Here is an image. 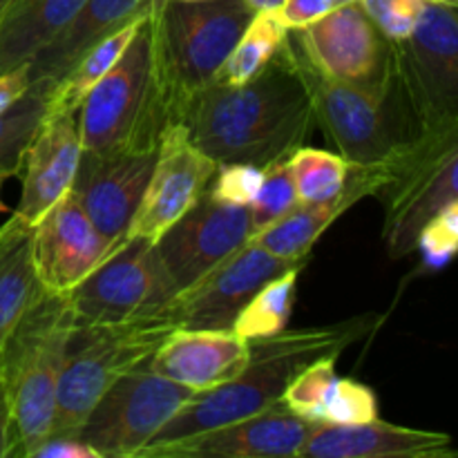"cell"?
Segmentation results:
<instances>
[{
  "mask_svg": "<svg viewBox=\"0 0 458 458\" xmlns=\"http://www.w3.org/2000/svg\"><path fill=\"white\" fill-rule=\"evenodd\" d=\"M177 121L215 164L264 168L289 157L302 146L316 121L311 98L295 70L291 40L249 83H210L192 94Z\"/></svg>",
  "mask_w": 458,
  "mask_h": 458,
  "instance_id": "cell-1",
  "label": "cell"
},
{
  "mask_svg": "<svg viewBox=\"0 0 458 458\" xmlns=\"http://www.w3.org/2000/svg\"><path fill=\"white\" fill-rule=\"evenodd\" d=\"M374 325V318L360 316L334 325L307 327L298 331L284 329L268 338L249 340V362L244 371L219 387L197 394L157 432L139 456L155 447L237 423L277 405L295 374H300L309 362L322 356H340L349 344L371 334Z\"/></svg>",
  "mask_w": 458,
  "mask_h": 458,
  "instance_id": "cell-2",
  "label": "cell"
},
{
  "mask_svg": "<svg viewBox=\"0 0 458 458\" xmlns=\"http://www.w3.org/2000/svg\"><path fill=\"white\" fill-rule=\"evenodd\" d=\"M291 49L311 98L313 119L338 148V155L352 168H389L419 134L398 70L387 85L347 83L322 74L293 43Z\"/></svg>",
  "mask_w": 458,
  "mask_h": 458,
  "instance_id": "cell-3",
  "label": "cell"
},
{
  "mask_svg": "<svg viewBox=\"0 0 458 458\" xmlns=\"http://www.w3.org/2000/svg\"><path fill=\"white\" fill-rule=\"evenodd\" d=\"M74 329L67 295L40 289L4 349L0 371L12 407L16 458H30L52 434L58 383Z\"/></svg>",
  "mask_w": 458,
  "mask_h": 458,
  "instance_id": "cell-4",
  "label": "cell"
},
{
  "mask_svg": "<svg viewBox=\"0 0 458 458\" xmlns=\"http://www.w3.org/2000/svg\"><path fill=\"white\" fill-rule=\"evenodd\" d=\"M255 13L246 0H157L152 54L170 123L192 94L213 83Z\"/></svg>",
  "mask_w": 458,
  "mask_h": 458,
  "instance_id": "cell-5",
  "label": "cell"
},
{
  "mask_svg": "<svg viewBox=\"0 0 458 458\" xmlns=\"http://www.w3.org/2000/svg\"><path fill=\"white\" fill-rule=\"evenodd\" d=\"M150 16L152 12L141 21L123 56L81 103V146L88 155L101 157L159 143L161 130L170 123L168 103L155 70Z\"/></svg>",
  "mask_w": 458,
  "mask_h": 458,
  "instance_id": "cell-6",
  "label": "cell"
},
{
  "mask_svg": "<svg viewBox=\"0 0 458 458\" xmlns=\"http://www.w3.org/2000/svg\"><path fill=\"white\" fill-rule=\"evenodd\" d=\"M174 329L177 322L165 309L119 325L74 329L58 383L56 416L49 437L76 432L103 394L125 374L150 360Z\"/></svg>",
  "mask_w": 458,
  "mask_h": 458,
  "instance_id": "cell-7",
  "label": "cell"
},
{
  "mask_svg": "<svg viewBox=\"0 0 458 458\" xmlns=\"http://www.w3.org/2000/svg\"><path fill=\"white\" fill-rule=\"evenodd\" d=\"M378 197L387 255L398 259L414 253L425 224L458 199V123L416 134L389 164V182Z\"/></svg>",
  "mask_w": 458,
  "mask_h": 458,
  "instance_id": "cell-8",
  "label": "cell"
},
{
  "mask_svg": "<svg viewBox=\"0 0 458 458\" xmlns=\"http://www.w3.org/2000/svg\"><path fill=\"white\" fill-rule=\"evenodd\" d=\"M197 394L143 362L103 394L72 437L92 447L98 458H137Z\"/></svg>",
  "mask_w": 458,
  "mask_h": 458,
  "instance_id": "cell-9",
  "label": "cell"
},
{
  "mask_svg": "<svg viewBox=\"0 0 458 458\" xmlns=\"http://www.w3.org/2000/svg\"><path fill=\"white\" fill-rule=\"evenodd\" d=\"M174 286L152 242L125 240L67 293L76 329L137 320L173 302Z\"/></svg>",
  "mask_w": 458,
  "mask_h": 458,
  "instance_id": "cell-10",
  "label": "cell"
},
{
  "mask_svg": "<svg viewBox=\"0 0 458 458\" xmlns=\"http://www.w3.org/2000/svg\"><path fill=\"white\" fill-rule=\"evenodd\" d=\"M392 45L419 132L458 123V7L423 0L410 38Z\"/></svg>",
  "mask_w": 458,
  "mask_h": 458,
  "instance_id": "cell-11",
  "label": "cell"
},
{
  "mask_svg": "<svg viewBox=\"0 0 458 458\" xmlns=\"http://www.w3.org/2000/svg\"><path fill=\"white\" fill-rule=\"evenodd\" d=\"M289 38L322 74L358 85H387L396 76V54L360 3L331 9Z\"/></svg>",
  "mask_w": 458,
  "mask_h": 458,
  "instance_id": "cell-12",
  "label": "cell"
},
{
  "mask_svg": "<svg viewBox=\"0 0 458 458\" xmlns=\"http://www.w3.org/2000/svg\"><path fill=\"white\" fill-rule=\"evenodd\" d=\"M250 235L249 206L224 204L206 188L192 208L155 242V249L179 295L240 250Z\"/></svg>",
  "mask_w": 458,
  "mask_h": 458,
  "instance_id": "cell-13",
  "label": "cell"
},
{
  "mask_svg": "<svg viewBox=\"0 0 458 458\" xmlns=\"http://www.w3.org/2000/svg\"><path fill=\"white\" fill-rule=\"evenodd\" d=\"M215 170L217 164L192 143L182 121L165 125L161 130L155 168L125 240H146L155 244L204 195Z\"/></svg>",
  "mask_w": 458,
  "mask_h": 458,
  "instance_id": "cell-14",
  "label": "cell"
},
{
  "mask_svg": "<svg viewBox=\"0 0 458 458\" xmlns=\"http://www.w3.org/2000/svg\"><path fill=\"white\" fill-rule=\"evenodd\" d=\"M298 262L276 258L262 246L246 242L191 289L174 295L165 313L186 329L233 331V322L250 298L273 277L282 276Z\"/></svg>",
  "mask_w": 458,
  "mask_h": 458,
  "instance_id": "cell-15",
  "label": "cell"
},
{
  "mask_svg": "<svg viewBox=\"0 0 458 458\" xmlns=\"http://www.w3.org/2000/svg\"><path fill=\"white\" fill-rule=\"evenodd\" d=\"M121 244L97 231L70 191L31 228V258L38 284L49 293L67 295Z\"/></svg>",
  "mask_w": 458,
  "mask_h": 458,
  "instance_id": "cell-16",
  "label": "cell"
},
{
  "mask_svg": "<svg viewBox=\"0 0 458 458\" xmlns=\"http://www.w3.org/2000/svg\"><path fill=\"white\" fill-rule=\"evenodd\" d=\"M157 148L134 146L112 155H81L72 195L88 213L97 231L110 242L125 240L157 161Z\"/></svg>",
  "mask_w": 458,
  "mask_h": 458,
  "instance_id": "cell-17",
  "label": "cell"
},
{
  "mask_svg": "<svg viewBox=\"0 0 458 458\" xmlns=\"http://www.w3.org/2000/svg\"><path fill=\"white\" fill-rule=\"evenodd\" d=\"M316 423L300 419L282 403L237 423L182 438L146 452V458H291L300 456Z\"/></svg>",
  "mask_w": 458,
  "mask_h": 458,
  "instance_id": "cell-18",
  "label": "cell"
},
{
  "mask_svg": "<svg viewBox=\"0 0 458 458\" xmlns=\"http://www.w3.org/2000/svg\"><path fill=\"white\" fill-rule=\"evenodd\" d=\"M81 155L79 112H47L25 155L22 192L13 215L34 228L72 191Z\"/></svg>",
  "mask_w": 458,
  "mask_h": 458,
  "instance_id": "cell-19",
  "label": "cell"
},
{
  "mask_svg": "<svg viewBox=\"0 0 458 458\" xmlns=\"http://www.w3.org/2000/svg\"><path fill=\"white\" fill-rule=\"evenodd\" d=\"M249 362V340L235 331L177 327L152 353L148 367L164 378L208 392L237 378Z\"/></svg>",
  "mask_w": 458,
  "mask_h": 458,
  "instance_id": "cell-20",
  "label": "cell"
},
{
  "mask_svg": "<svg viewBox=\"0 0 458 458\" xmlns=\"http://www.w3.org/2000/svg\"><path fill=\"white\" fill-rule=\"evenodd\" d=\"M302 458H450L458 456L452 437L369 420L360 425L316 423L304 441Z\"/></svg>",
  "mask_w": 458,
  "mask_h": 458,
  "instance_id": "cell-21",
  "label": "cell"
},
{
  "mask_svg": "<svg viewBox=\"0 0 458 458\" xmlns=\"http://www.w3.org/2000/svg\"><path fill=\"white\" fill-rule=\"evenodd\" d=\"M389 182L387 168H352L347 186L338 197L318 204H298L291 213L277 219L264 231L255 233L249 242L262 246L276 258L304 264L318 237L353 204L369 195H380Z\"/></svg>",
  "mask_w": 458,
  "mask_h": 458,
  "instance_id": "cell-22",
  "label": "cell"
},
{
  "mask_svg": "<svg viewBox=\"0 0 458 458\" xmlns=\"http://www.w3.org/2000/svg\"><path fill=\"white\" fill-rule=\"evenodd\" d=\"M157 0H85L70 22L30 61L31 83L56 85L94 45L152 12Z\"/></svg>",
  "mask_w": 458,
  "mask_h": 458,
  "instance_id": "cell-23",
  "label": "cell"
},
{
  "mask_svg": "<svg viewBox=\"0 0 458 458\" xmlns=\"http://www.w3.org/2000/svg\"><path fill=\"white\" fill-rule=\"evenodd\" d=\"M40 289L31 258V228L12 215L0 226V367L13 331Z\"/></svg>",
  "mask_w": 458,
  "mask_h": 458,
  "instance_id": "cell-24",
  "label": "cell"
},
{
  "mask_svg": "<svg viewBox=\"0 0 458 458\" xmlns=\"http://www.w3.org/2000/svg\"><path fill=\"white\" fill-rule=\"evenodd\" d=\"M85 0H12L0 18V72L30 63Z\"/></svg>",
  "mask_w": 458,
  "mask_h": 458,
  "instance_id": "cell-25",
  "label": "cell"
},
{
  "mask_svg": "<svg viewBox=\"0 0 458 458\" xmlns=\"http://www.w3.org/2000/svg\"><path fill=\"white\" fill-rule=\"evenodd\" d=\"M148 16V13H146ZM146 16L137 18L130 25L121 27L119 31L103 38L101 43L94 45L61 81L49 92V106L47 112H79L81 103L89 94V89L116 65L123 52L128 49L130 40L137 34L139 25Z\"/></svg>",
  "mask_w": 458,
  "mask_h": 458,
  "instance_id": "cell-26",
  "label": "cell"
},
{
  "mask_svg": "<svg viewBox=\"0 0 458 458\" xmlns=\"http://www.w3.org/2000/svg\"><path fill=\"white\" fill-rule=\"evenodd\" d=\"M289 40V30L280 22L276 12H258L235 47L226 56L224 65L215 74L213 83L242 85L259 74Z\"/></svg>",
  "mask_w": 458,
  "mask_h": 458,
  "instance_id": "cell-27",
  "label": "cell"
},
{
  "mask_svg": "<svg viewBox=\"0 0 458 458\" xmlns=\"http://www.w3.org/2000/svg\"><path fill=\"white\" fill-rule=\"evenodd\" d=\"M52 85L34 81L25 94L0 114V174H21L25 155L47 116Z\"/></svg>",
  "mask_w": 458,
  "mask_h": 458,
  "instance_id": "cell-28",
  "label": "cell"
},
{
  "mask_svg": "<svg viewBox=\"0 0 458 458\" xmlns=\"http://www.w3.org/2000/svg\"><path fill=\"white\" fill-rule=\"evenodd\" d=\"M302 267H293L282 276L273 277L246 302L240 316L233 322V331L244 340H259L276 335L289 327L293 311L295 286Z\"/></svg>",
  "mask_w": 458,
  "mask_h": 458,
  "instance_id": "cell-29",
  "label": "cell"
},
{
  "mask_svg": "<svg viewBox=\"0 0 458 458\" xmlns=\"http://www.w3.org/2000/svg\"><path fill=\"white\" fill-rule=\"evenodd\" d=\"M300 204H318L338 197L347 186L352 165L335 152L300 146L286 157Z\"/></svg>",
  "mask_w": 458,
  "mask_h": 458,
  "instance_id": "cell-30",
  "label": "cell"
},
{
  "mask_svg": "<svg viewBox=\"0 0 458 458\" xmlns=\"http://www.w3.org/2000/svg\"><path fill=\"white\" fill-rule=\"evenodd\" d=\"M378 419V401L367 385L335 376L320 403L318 423L360 425Z\"/></svg>",
  "mask_w": 458,
  "mask_h": 458,
  "instance_id": "cell-31",
  "label": "cell"
},
{
  "mask_svg": "<svg viewBox=\"0 0 458 458\" xmlns=\"http://www.w3.org/2000/svg\"><path fill=\"white\" fill-rule=\"evenodd\" d=\"M300 204L298 192H295L293 179H291L289 165L284 159H277L273 164L264 165V179L259 186L258 195H255L250 208V224H253L255 233L264 231L267 226L276 224L277 219L284 217L286 213ZM250 235V237H253Z\"/></svg>",
  "mask_w": 458,
  "mask_h": 458,
  "instance_id": "cell-32",
  "label": "cell"
},
{
  "mask_svg": "<svg viewBox=\"0 0 458 458\" xmlns=\"http://www.w3.org/2000/svg\"><path fill=\"white\" fill-rule=\"evenodd\" d=\"M335 358L338 356H322L309 362L295 378L291 380L289 387L282 394V405L298 414L300 419L309 423H318L320 414V403L325 396L327 387L335 378Z\"/></svg>",
  "mask_w": 458,
  "mask_h": 458,
  "instance_id": "cell-33",
  "label": "cell"
},
{
  "mask_svg": "<svg viewBox=\"0 0 458 458\" xmlns=\"http://www.w3.org/2000/svg\"><path fill=\"white\" fill-rule=\"evenodd\" d=\"M416 250L429 268H441L458 253V199L443 206L423 226Z\"/></svg>",
  "mask_w": 458,
  "mask_h": 458,
  "instance_id": "cell-34",
  "label": "cell"
},
{
  "mask_svg": "<svg viewBox=\"0 0 458 458\" xmlns=\"http://www.w3.org/2000/svg\"><path fill=\"white\" fill-rule=\"evenodd\" d=\"M264 168L253 164H217L208 192L217 201L231 206H250L259 186H262Z\"/></svg>",
  "mask_w": 458,
  "mask_h": 458,
  "instance_id": "cell-35",
  "label": "cell"
},
{
  "mask_svg": "<svg viewBox=\"0 0 458 458\" xmlns=\"http://www.w3.org/2000/svg\"><path fill=\"white\" fill-rule=\"evenodd\" d=\"M380 34L392 43L407 40L419 22L423 0H360Z\"/></svg>",
  "mask_w": 458,
  "mask_h": 458,
  "instance_id": "cell-36",
  "label": "cell"
},
{
  "mask_svg": "<svg viewBox=\"0 0 458 458\" xmlns=\"http://www.w3.org/2000/svg\"><path fill=\"white\" fill-rule=\"evenodd\" d=\"M331 9H335L331 0H284L276 13L286 30L295 31L320 21Z\"/></svg>",
  "mask_w": 458,
  "mask_h": 458,
  "instance_id": "cell-37",
  "label": "cell"
},
{
  "mask_svg": "<svg viewBox=\"0 0 458 458\" xmlns=\"http://www.w3.org/2000/svg\"><path fill=\"white\" fill-rule=\"evenodd\" d=\"M30 458H98V454L72 434H61L40 443Z\"/></svg>",
  "mask_w": 458,
  "mask_h": 458,
  "instance_id": "cell-38",
  "label": "cell"
},
{
  "mask_svg": "<svg viewBox=\"0 0 458 458\" xmlns=\"http://www.w3.org/2000/svg\"><path fill=\"white\" fill-rule=\"evenodd\" d=\"M30 63H22V65L13 67V70L0 72V114L7 112L30 89Z\"/></svg>",
  "mask_w": 458,
  "mask_h": 458,
  "instance_id": "cell-39",
  "label": "cell"
},
{
  "mask_svg": "<svg viewBox=\"0 0 458 458\" xmlns=\"http://www.w3.org/2000/svg\"><path fill=\"white\" fill-rule=\"evenodd\" d=\"M0 458H16V438H13L12 407H9L7 385L0 371Z\"/></svg>",
  "mask_w": 458,
  "mask_h": 458,
  "instance_id": "cell-40",
  "label": "cell"
},
{
  "mask_svg": "<svg viewBox=\"0 0 458 458\" xmlns=\"http://www.w3.org/2000/svg\"><path fill=\"white\" fill-rule=\"evenodd\" d=\"M255 12H277L284 4V0H246Z\"/></svg>",
  "mask_w": 458,
  "mask_h": 458,
  "instance_id": "cell-41",
  "label": "cell"
},
{
  "mask_svg": "<svg viewBox=\"0 0 458 458\" xmlns=\"http://www.w3.org/2000/svg\"><path fill=\"white\" fill-rule=\"evenodd\" d=\"M4 179H7V177H3V174H0V213H4V210H7V206H4V201H3V183H4Z\"/></svg>",
  "mask_w": 458,
  "mask_h": 458,
  "instance_id": "cell-42",
  "label": "cell"
},
{
  "mask_svg": "<svg viewBox=\"0 0 458 458\" xmlns=\"http://www.w3.org/2000/svg\"><path fill=\"white\" fill-rule=\"evenodd\" d=\"M352 3H360V0H331L334 7H343V4H352Z\"/></svg>",
  "mask_w": 458,
  "mask_h": 458,
  "instance_id": "cell-43",
  "label": "cell"
},
{
  "mask_svg": "<svg viewBox=\"0 0 458 458\" xmlns=\"http://www.w3.org/2000/svg\"><path fill=\"white\" fill-rule=\"evenodd\" d=\"M425 3H441V4H452V7H458V0H425Z\"/></svg>",
  "mask_w": 458,
  "mask_h": 458,
  "instance_id": "cell-44",
  "label": "cell"
},
{
  "mask_svg": "<svg viewBox=\"0 0 458 458\" xmlns=\"http://www.w3.org/2000/svg\"><path fill=\"white\" fill-rule=\"evenodd\" d=\"M9 4H12V0H0V18H3V13L7 12Z\"/></svg>",
  "mask_w": 458,
  "mask_h": 458,
  "instance_id": "cell-45",
  "label": "cell"
}]
</instances>
